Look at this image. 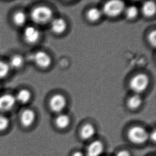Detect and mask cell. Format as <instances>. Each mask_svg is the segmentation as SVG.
Here are the masks:
<instances>
[{
    "label": "cell",
    "instance_id": "14",
    "mask_svg": "<svg viewBox=\"0 0 156 156\" xmlns=\"http://www.w3.org/2000/svg\"><path fill=\"white\" fill-rule=\"evenodd\" d=\"M12 20L15 25L21 27L25 25L27 20V16L25 12L23 11H18L13 15Z\"/></svg>",
    "mask_w": 156,
    "mask_h": 156
},
{
    "label": "cell",
    "instance_id": "13",
    "mask_svg": "<svg viewBox=\"0 0 156 156\" xmlns=\"http://www.w3.org/2000/svg\"><path fill=\"white\" fill-rule=\"evenodd\" d=\"M25 60L23 57L20 55H15L11 57L9 65L11 69H19L24 65Z\"/></svg>",
    "mask_w": 156,
    "mask_h": 156
},
{
    "label": "cell",
    "instance_id": "17",
    "mask_svg": "<svg viewBox=\"0 0 156 156\" xmlns=\"http://www.w3.org/2000/svg\"><path fill=\"white\" fill-rule=\"evenodd\" d=\"M69 117L66 114H60L55 119V124L60 129H65L70 124Z\"/></svg>",
    "mask_w": 156,
    "mask_h": 156
},
{
    "label": "cell",
    "instance_id": "22",
    "mask_svg": "<svg viewBox=\"0 0 156 156\" xmlns=\"http://www.w3.org/2000/svg\"><path fill=\"white\" fill-rule=\"evenodd\" d=\"M10 125V121L6 116L0 115V131H3L8 129Z\"/></svg>",
    "mask_w": 156,
    "mask_h": 156
},
{
    "label": "cell",
    "instance_id": "12",
    "mask_svg": "<svg viewBox=\"0 0 156 156\" xmlns=\"http://www.w3.org/2000/svg\"><path fill=\"white\" fill-rule=\"evenodd\" d=\"M15 97L17 102L21 105H25L28 104L32 99V93L28 89H21L15 95Z\"/></svg>",
    "mask_w": 156,
    "mask_h": 156
},
{
    "label": "cell",
    "instance_id": "1",
    "mask_svg": "<svg viewBox=\"0 0 156 156\" xmlns=\"http://www.w3.org/2000/svg\"><path fill=\"white\" fill-rule=\"evenodd\" d=\"M52 17V10L51 8L44 5L36 6L30 13L32 21L37 25L48 23L51 21Z\"/></svg>",
    "mask_w": 156,
    "mask_h": 156
},
{
    "label": "cell",
    "instance_id": "18",
    "mask_svg": "<svg viewBox=\"0 0 156 156\" xmlns=\"http://www.w3.org/2000/svg\"><path fill=\"white\" fill-rule=\"evenodd\" d=\"M142 103V99L141 97L138 94H134L129 98L127 105L129 108L132 109H135L140 107Z\"/></svg>",
    "mask_w": 156,
    "mask_h": 156
},
{
    "label": "cell",
    "instance_id": "27",
    "mask_svg": "<svg viewBox=\"0 0 156 156\" xmlns=\"http://www.w3.org/2000/svg\"><path fill=\"white\" fill-rule=\"evenodd\" d=\"M1 84H0V90H1Z\"/></svg>",
    "mask_w": 156,
    "mask_h": 156
},
{
    "label": "cell",
    "instance_id": "16",
    "mask_svg": "<svg viewBox=\"0 0 156 156\" xmlns=\"http://www.w3.org/2000/svg\"><path fill=\"white\" fill-rule=\"evenodd\" d=\"M95 129L93 125L90 124L85 125L80 131V136L84 140H89L95 135Z\"/></svg>",
    "mask_w": 156,
    "mask_h": 156
},
{
    "label": "cell",
    "instance_id": "20",
    "mask_svg": "<svg viewBox=\"0 0 156 156\" xmlns=\"http://www.w3.org/2000/svg\"><path fill=\"white\" fill-rule=\"evenodd\" d=\"M125 16L127 19H132L137 17L139 10L136 6L134 5L127 7V8L125 9Z\"/></svg>",
    "mask_w": 156,
    "mask_h": 156
},
{
    "label": "cell",
    "instance_id": "7",
    "mask_svg": "<svg viewBox=\"0 0 156 156\" xmlns=\"http://www.w3.org/2000/svg\"><path fill=\"white\" fill-rule=\"evenodd\" d=\"M66 103L65 97L58 94L51 98L50 101V107L52 112L59 113L65 109Z\"/></svg>",
    "mask_w": 156,
    "mask_h": 156
},
{
    "label": "cell",
    "instance_id": "8",
    "mask_svg": "<svg viewBox=\"0 0 156 156\" xmlns=\"http://www.w3.org/2000/svg\"><path fill=\"white\" fill-rule=\"evenodd\" d=\"M23 38L30 44L37 42L40 37V30L35 26H29L25 28L23 33Z\"/></svg>",
    "mask_w": 156,
    "mask_h": 156
},
{
    "label": "cell",
    "instance_id": "15",
    "mask_svg": "<svg viewBox=\"0 0 156 156\" xmlns=\"http://www.w3.org/2000/svg\"><path fill=\"white\" fill-rule=\"evenodd\" d=\"M142 12L146 17L153 16L156 12V4L153 1L145 2L142 7Z\"/></svg>",
    "mask_w": 156,
    "mask_h": 156
},
{
    "label": "cell",
    "instance_id": "24",
    "mask_svg": "<svg viewBox=\"0 0 156 156\" xmlns=\"http://www.w3.org/2000/svg\"><path fill=\"white\" fill-rule=\"evenodd\" d=\"M116 156H131V154L126 150H121L116 154Z\"/></svg>",
    "mask_w": 156,
    "mask_h": 156
},
{
    "label": "cell",
    "instance_id": "26",
    "mask_svg": "<svg viewBox=\"0 0 156 156\" xmlns=\"http://www.w3.org/2000/svg\"><path fill=\"white\" fill-rule=\"evenodd\" d=\"M72 156H84L82 152L80 151H76L75 152Z\"/></svg>",
    "mask_w": 156,
    "mask_h": 156
},
{
    "label": "cell",
    "instance_id": "5",
    "mask_svg": "<svg viewBox=\"0 0 156 156\" xmlns=\"http://www.w3.org/2000/svg\"><path fill=\"white\" fill-rule=\"evenodd\" d=\"M30 60L35 62L36 65L42 68H47L51 65L52 59L51 57L44 51H39L30 55Z\"/></svg>",
    "mask_w": 156,
    "mask_h": 156
},
{
    "label": "cell",
    "instance_id": "25",
    "mask_svg": "<svg viewBox=\"0 0 156 156\" xmlns=\"http://www.w3.org/2000/svg\"><path fill=\"white\" fill-rule=\"evenodd\" d=\"M149 137H151V139H152V141L154 142L156 141V131H154L152 132V134L151 135H149Z\"/></svg>",
    "mask_w": 156,
    "mask_h": 156
},
{
    "label": "cell",
    "instance_id": "11",
    "mask_svg": "<svg viewBox=\"0 0 156 156\" xmlns=\"http://www.w3.org/2000/svg\"><path fill=\"white\" fill-rule=\"evenodd\" d=\"M51 30L56 34H61L65 31L67 27L66 23L64 19L61 18H56L51 20Z\"/></svg>",
    "mask_w": 156,
    "mask_h": 156
},
{
    "label": "cell",
    "instance_id": "4",
    "mask_svg": "<svg viewBox=\"0 0 156 156\" xmlns=\"http://www.w3.org/2000/svg\"><path fill=\"white\" fill-rule=\"evenodd\" d=\"M128 137L130 141L133 144H141L147 141L149 137V135L144 127L134 126L129 130Z\"/></svg>",
    "mask_w": 156,
    "mask_h": 156
},
{
    "label": "cell",
    "instance_id": "3",
    "mask_svg": "<svg viewBox=\"0 0 156 156\" xmlns=\"http://www.w3.org/2000/svg\"><path fill=\"white\" fill-rule=\"evenodd\" d=\"M125 5L122 1L112 0L106 2L102 10V13L109 17H116L124 11Z\"/></svg>",
    "mask_w": 156,
    "mask_h": 156
},
{
    "label": "cell",
    "instance_id": "21",
    "mask_svg": "<svg viewBox=\"0 0 156 156\" xmlns=\"http://www.w3.org/2000/svg\"><path fill=\"white\" fill-rule=\"evenodd\" d=\"M10 69L8 63L5 61L0 60V80L6 77L8 75Z\"/></svg>",
    "mask_w": 156,
    "mask_h": 156
},
{
    "label": "cell",
    "instance_id": "9",
    "mask_svg": "<svg viewBox=\"0 0 156 156\" xmlns=\"http://www.w3.org/2000/svg\"><path fill=\"white\" fill-rule=\"evenodd\" d=\"M36 120V114L34 110L30 109L24 110L21 112L20 120L21 124L25 127H29L34 124Z\"/></svg>",
    "mask_w": 156,
    "mask_h": 156
},
{
    "label": "cell",
    "instance_id": "6",
    "mask_svg": "<svg viewBox=\"0 0 156 156\" xmlns=\"http://www.w3.org/2000/svg\"><path fill=\"white\" fill-rule=\"evenodd\" d=\"M15 95L10 93H5L0 95V112H9L16 104Z\"/></svg>",
    "mask_w": 156,
    "mask_h": 156
},
{
    "label": "cell",
    "instance_id": "10",
    "mask_svg": "<svg viewBox=\"0 0 156 156\" xmlns=\"http://www.w3.org/2000/svg\"><path fill=\"white\" fill-rule=\"evenodd\" d=\"M104 146L99 140L92 142L87 149V156H100L104 152Z\"/></svg>",
    "mask_w": 156,
    "mask_h": 156
},
{
    "label": "cell",
    "instance_id": "2",
    "mask_svg": "<svg viewBox=\"0 0 156 156\" xmlns=\"http://www.w3.org/2000/svg\"><path fill=\"white\" fill-rule=\"evenodd\" d=\"M149 84V78L146 74H136L131 78L129 82V87L135 94H139L145 91Z\"/></svg>",
    "mask_w": 156,
    "mask_h": 156
},
{
    "label": "cell",
    "instance_id": "19",
    "mask_svg": "<svg viewBox=\"0 0 156 156\" xmlns=\"http://www.w3.org/2000/svg\"><path fill=\"white\" fill-rule=\"evenodd\" d=\"M102 15L103 13L102 10L98 8L94 7L88 11L87 13V17L90 21H96L101 18Z\"/></svg>",
    "mask_w": 156,
    "mask_h": 156
},
{
    "label": "cell",
    "instance_id": "23",
    "mask_svg": "<svg viewBox=\"0 0 156 156\" xmlns=\"http://www.w3.org/2000/svg\"><path fill=\"white\" fill-rule=\"evenodd\" d=\"M156 31L154 30L153 32H151L149 36V41L151 43V44L152 45L153 47L156 46Z\"/></svg>",
    "mask_w": 156,
    "mask_h": 156
}]
</instances>
